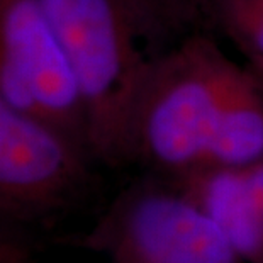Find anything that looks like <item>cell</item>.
Listing matches in <instances>:
<instances>
[{"mask_svg": "<svg viewBox=\"0 0 263 263\" xmlns=\"http://www.w3.org/2000/svg\"><path fill=\"white\" fill-rule=\"evenodd\" d=\"M248 71L205 34L158 53L134 112L131 163L168 180L209 170L228 105Z\"/></svg>", "mask_w": 263, "mask_h": 263, "instance_id": "obj_2", "label": "cell"}, {"mask_svg": "<svg viewBox=\"0 0 263 263\" xmlns=\"http://www.w3.org/2000/svg\"><path fill=\"white\" fill-rule=\"evenodd\" d=\"M83 243L107 263H245L185 190L161 177L121 192Z\"/></svg>", "mask_w": 263, "mask_h": 263, "instance_id": "obj_3", "label": "cell"}, {"mask_svg": "<svg viewBox=\"0 0 263 263\" xmlns=\"http://www.w3.org/2000/svg\"><path fill=\"white\" fill-rule=\"evenodd\" d=\"M21 224V221L0 212V263H19L29 256Z\"/></svg>", "mask_w": 263, "mask_h": 263, "instance_id": "obj_9", "label": "cell"}, {"mask_svg": "<svg viewBox=\"0 0 263 263\" xmlns=\"http://www.w3.org/2000/svg\"><path fill=\"white\" fill-rule=\"evenodd\" d=\"M90 160L71 139L0 97V212L27 222L71 205L88 183Z\"/></svg>", "mask_w": 263, "mask_h": 263, "instance_id": "obj_5", "label": "cell"}, {"mask_svg": "<svg viewBox=\"0 0 263 263\" xmlns=\"http://www.w3.org/2000/svg\"><path fill=\"white\" fill-rule=\"evenodd\" d=\"M19 263H29V260H24V261H19Z\"/></svg>", "mask_w": 263, "mask_h": 263, "instance_id": "obj_14", "label": "cell"}, {"mask_svg": "<svg viewBox=\"0 0 263 263\" xmlns=\"http://www.w3.org/2000/svg\"><path fill=\"white\" fill-rule=\"evenodd\" d=\"M202 15L248 60L263 68V0H207Z\"/></svg>", "mask_w": 263, "mask_h": 263, "instance_id": "obj_7", "label": "cell"}, {"mask_svg": "<svg viewBox=\"0 0 263 263\" xmlns=\"http://www.w3.org/2000/svg\"><path fill=\"white\" fill-rule=\"evenodd\" d=\"M0 97L90 155L80 92L41 0H0Z\"/></svg>", "mask_w": 263, "mask_h": 263, "instance_id": "obj_4", "label": "cell"}, {"mask_svg": "<svg viewBox=\"0 0 263 263\" xmlns=\"http://www.w3.org/2000/svg\"><path fill=\"white\" fill-rule=\"evenodd\" d=\"M255 70V68H253ZM256 71V73H258V77H260V80H261V83H263V73H261V71H258V70H255Z\"/></svg>", "mask_w": 263, "mask_h": 263, "instance_id": "obj_12", "label": "cell"}, {"mask_svg": "<svg viewBox=\"0 0 263 263\" xmlns=\"http://www.w3.org/2000/svg\"><path fill=\"white\" fill-rule=\"evenodd\" d=\"M205 2H207V0H194L195 7H197V10H199V14H200V15H202V10H204Z\"/></svg>", "mask_w": 263, "mask_h": 263, "instance_id": "obj_11", "label": "cell"}, {"mask_svg": "<svg viewBox=\"0 0 263 263\" xmlns=\"http://www.w3.org/2000/svg\"><path fill=\"white\" fill-rule=\"evenodd\" d=\"M173 182L216 222L245 263H263V211L245 168L204 170Z\"/></svg>", "mask_w": 263, "mask_h": 263, "instance_id": "obj_6", "label": "cell"}, {"mask_svg": "<svg viewBox=\"0 0 263 263\" xmlns=\"http://www.w3.org/2000/svg\"><path fill=\"white\" fill-rule=\"evenodd\" d=\"M158 32H180L199 17L194 0H136Z\"/></svg>", "mask_w": 263, "mask_h": 263, "instance_id": "obj_8", "label": "cell"}, {"mask_svg": "<svg viewBox=\"0 0 263 263\" xmlns=\"http://www.w3.org/2000/svg\"><path fill=\"white\" fill-rule=\"evenodd\" d=\"M73 71L92 158L131 163L134 112L160 34L136 0H41Z\"/></svg>", "mask_w": 263, "mask_h": 263, "instance_id": "obj_1", "label": "cell"}, {"mask_svg": "<svg viewBox=\"0 0 263 263\" xmlns=\"http://www.w3.org/2000/svg\"><path fill=\"white\" fill-rule=\"evenodd\" d=\"M251 68H253V66H251ZM255 70H258V71H261V73H263V68H255Z\"/></svg>", "mask_w": 263, "mask_h": 263, "instance_id": "obj_13", "label": "cell"}, {"mask_svg": "<svg viewBox=\"0 0 263 263\" xmlns=\"http://www.w3.org/2000/svg\"><path fill=\"white\" fill-rule=\"evenodd\" d=\"M246 170V175H248V180H250V185L251 190H253L256 200L263 211V160L258 161V163L248 166Z\"/></svg>", "mask_w": 263, "mask_h": 263, "instance_id": "obj_10", "label": "cell"}]
</instances>
